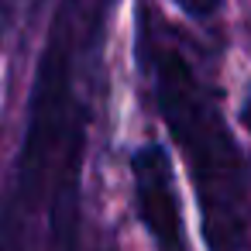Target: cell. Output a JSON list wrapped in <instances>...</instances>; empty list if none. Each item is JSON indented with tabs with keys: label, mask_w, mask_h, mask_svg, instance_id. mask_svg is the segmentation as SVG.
I'll use <instances>...</instances> for the list:
<instances>
[{
	"label": "cell",
	"mask_w": 251,
	"mask_h": 251,
	"mask_svg": "<svg viewBox=\"0 0 251 251\" xmlns=\"http://www.w3.org/2000/svg\"><path fill=\"white\" fill-rule=\"evenodd\" d=\"M103 35V4L62 0L45 38L35 86L28 97V124L14 165V217H49V234L59 244L76 241L79 176L86 151V59Z\"/></svg>",
	"instance_id": "1"
},
{
	"label": "cell",
	"mask_w": 251,
	"mask_h": 251,
	"mask_svg": "<svg viewBox=\"0 0 251 251\" xmlns=\"http://www.w3.org/2000/svg\"><path fill=\"white\" fill-rule=\"evenodd\" d=\"M237 117H241V124L248 127V134H251V90H248V97L241 100V114H237Z\"/></svg>",
	"instance_id": "5"
},
{
	"label": "cell",
	"mask_w": 251,
	"mask_h": 251,
	"mask_svg": "<svg viewBox=\"0 0 251 251\" xmlns=\"http://www.w3.org/2000/svg\"><path fill=\"white\" fill-rule=\"evenodd\" d=\"M151 79H155V103L162 110V121L176 138V148L196 186L206 244L213 248L248 244L244 162L224 124L217 100L200 83L186 55L172 45L151 49Z\"/></svg>",
	"instance_id": "2"
},
{
	"label": "cell",
	"mask_w": 251,
	"mask_h": 251,
	"mask_svg": "<svg viewBox=\"0 0 251 251\" xmlns=\"http://www.w3.org/2000/svg\"><path fill=\"white\" fill-rule=\"evenodd\" d=\"M172 4H179L193 21H210L220 11V0H172Z\"/></svg>",
	"instance_id": "4"
},
{
	"label": "cell",
	"mask_w": 251,
	"mask_h": 251,
	"mask_svg": "<svg viewBox=\"0 0 251 251\" xmlns=\"http://www.w3.org/2000/svg\"><path fill=\"white\" fill-rule=\"evenodd\" d=\"M131 176H134V203L141 213L145 230L155 237L162 248L186 244L182 230V210L176 196V176H172V158L162 145H141L131 158Z\"/></svg>",
	"instance_id": "3"
}]
</instances>
